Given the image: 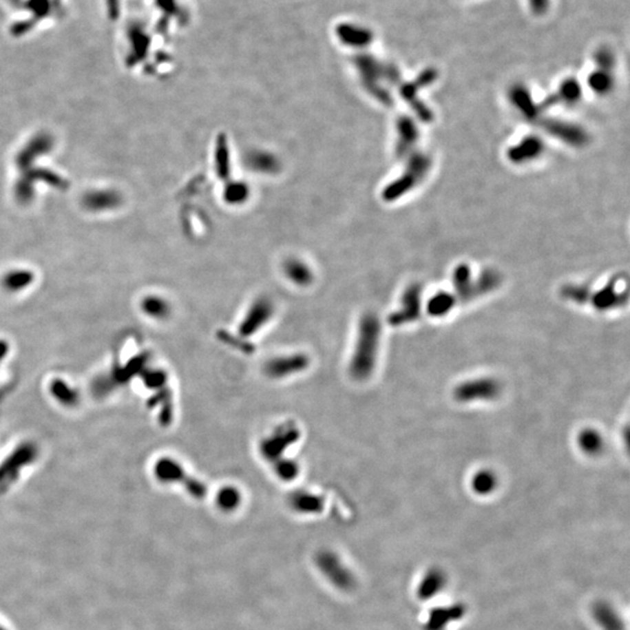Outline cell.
Returning <instances> with one entry per match:
<instances>
[{
	"instance_id": "6da1fadb",
	"label": "cell",
	"mask_w": 630,
	"mask_h": 630,
	"mask_svg": "<svg viewBox=\"0 0 630 630\" xmlns=\"http://www.w3.org/2000/svg\"><path fill=\"white\" fill-rule=\"evenodd\" d=\"M379 324L374 315H367L361 321L355 352L350 362L353 377L363 379L374 370L375 357L377 353Z\"/></svg>"
},
{
	"instance_id": "7a4b0ae2",
	"label": "cell",
	"mask_w": 630,
	"mask_h": 630,
	"mask_svg": "<svg viewBox=\"0 0 630 630\" xmlns=\"http://www.w3.org/2000/svg\"><path fill=\"white\" fill-rule=\"evenodd\" d=\"M406 160L401 176L383 189V199L386 202H395L396 200L409 194L424 181L431 171L432 159L426 153L414 151L406 158Z\"/></svg>"
},
{
	"instance_id": "3957f363",
	"label": "cell",
	"mask_w": 630,
	"mask_h": 630,
	"mask_svg": "<svg viewBox=\"0 0 630 630\" xmlns=\"http://www.w3.org/2000/svg\"><path fill=\"white\" fill-rule=\"evenodd\" d=\"M537 123L539 127L545 131L546 134H550L551 137L557 138L559 142L564 143L566 145L580 149L587 145L589 142V134H587V131L574 123L560 119L544 118V116H542V118Z\"/></svg>"
},
{
	"instance_id": "277c9868",
	"label": "cell",
	"mask_w": 630,
	"mask_h": 630,
	"mask_svg": "<svg viewBox=\"0 0 630 630\" xmlns=\"http://www.w3.org/2000/svg\"><path fill=\"white\" fill-rule=\"evenodd\" d=\"M436 72L433 70H426L425 73L421 74L418 80L411 83L403 84L401 87V95L404 98L405 102L409 103L410 107L412 109L416 119L423 123H430L433 120V112L426 104L420 100L418 92L420 89L426 88L428 85L436 80Z\"/></svg>"
},
{
	"instance_id": "5b68a950",
	"label": "cell",
	"mask_w": 630,
	"mask_h": 630,
	"mask_svg": "<svg viewBox=\"0 0 630 630\" xmlns=\"http://www.w3.org/2000/svg\"><path fill=\"white\" fill-rule=\"evenodd\" d=\"M545 149V143L542 138L536 134H529L509 147L507 158L514 165L529 164L542 157Z\"/></svg>"
},
{
	"instance_id": "8992f818",
	"label": "cell",
	"mask_w": 630,
	"mask_h": 630,
	"mask_svg": "<svg viewBox=\"0 0 630 630\" xmlns=\"http://www.w3.org/2000/svg\"><path fill=\"white\" fill-rule=\"evenodd\" d=\"M396 153L399 158H408L414 152V147L419 142L420 130L417 119L410 116H401L396 123Z\"/></svg>"
},
{
	"instance_id": "52a82bcc",
	"label": "cell",
	"mask_w": 630,
	"mask_h": 630,
	"mask_svg": "<svg viewBox=\"0 0 630 630\" xmlns=\"http://www.w3.org/2000/svg\"><path fill=\"white\" fill-rule=\"evenodd\" d=\"M299 431L295 426L286 425L285 428H279L271 437L265 438L260 445V452L264 458L270 461L277 460L280 456L282 452L286 450L287 447L298 439Z\"/></svg>"
},
{
	"instance_id": "ba28073f",
	"label": "cell",
	"mask_w": 630,
	"mask_h": 630,
	"mask_svg": "<svg viewBox=\"0 0 630 630\" xmlns=\"http://www.w3.org/2000/svg\"><path fill=\"white\" fill-rule=\"evenodd\" d=\"M509 101L512 107H515L521 117L527 119V122L537 123L542 118L543 112L534 97L529 92V89L523 85H515L509 92Z\"/></svg>"
},
{
	"instance_id": "9c48e42d",
	"label": "cell",
	"mask_w": 630,
	"mask_h": 630,
	"mask_svg": "<svg viewBox=\"0 0 630 630\" xmlns=\"http://www.w3.org/2000/svg\"><path fill=\"white\" fill-rule=\"evenodd\" d=\"M581 97H582V90H581L580 84L578 83V81L569 78L560 84L557 92L545 97V100L539 103V107L544 114L546 110H549L554 105L573 107L580 102Z\"/></svg>"
},
{
	"instance_id": "30bf717a",
	"label": "cell",
	"mask_w": 630,
	"mask_h": 630,
	"mask_svg": "<svg viewBox=\"0 0 630 630\" xmlns=\"http://www.w3.org/2000/svg\"><path fill=\"white\" fill-rule=\"evenodd\" d=\"M308 366V359L302 354L282 356L270 361L265 366L266 374L272 378H283L295 375L300 371L305 370Z\"/></svg>"
},
{
	"instance_id": "8fae6325",
	"label": "cell",
	"mask_w": 630,
	"mask_h": 630,
	"mask_svg": "<svg viewBox=\"0 0 630 630\" xmlns=\"http://www.w3.org/2000/svg\"><path fill=\"white\" fill-rule=\"evenodd\" d=\"M273 307L268 299L257 300L250 311H249L244 320L242 321L240 333L242 335L250 336L262 328L271 317Z\"/></svg>"
},
{
	"instance_id": "7c38bea8",
	"label": "cell",
	"mask_w": 630,
	"mask_h": 630,
	"mask_svg": "<svg viewBox=\"0 0 630 630\" xmlns=\"http://www.w3.org/2000/svg\"><path fill=\"white\" fill-rule=\"evenodd\" d=\"M611 72L613 69L598 67L596 72L588 76V87L598 95H608L614 88V77Z\"/></svg>"
},
{
	"instance_id": "4fadbf2b",
	"label": "cell",
	"mask_w": 630,
	"mask_h": 630,
	"mask_svg": "<svg viewBox=\"0 0 630 630\" xmlns=\"http://www.w3.org/2000/svg\"><path fill=\"white\" fill-rule=\"evenodd\" d=\"M453 282H454L455 288L459 293L461 294L462 298L473 297L475 290H476V284L472 277V271L467 264H460L454 269Z\"/></svg>"
},
{
	"instance_id": "5bb4252c",
	"label": "cell",
	"mask_w": 630,
	"mask_h": 630,
	"mask_svg": "<svg viewBox=\"0 0 630 630\" xmlns=\"http://www.w3.org/2000/svg\"><path fill=\"white\" fill-rule=\"evenodd\" d=\"M215 165L216 172L221 179H227L230 174V153L226 138L218 137L215 151Z\"/></svg>"
},
{
	"instance_id": "9a60e30c",
	"label": "cell",
	"mask_w": 630,
	"mask_h": 630,
	"mask_svg": "<svg viewBox=\"0 0 630 630\" xmlns=\"http://www.w3.org/2000/svg\"><path fill=\"white\" fill-rule=\"evenodd\" d=\"M287 278L291 279L293 283L298 285H307L312 282V273L310 269L306 266L305 264L299 262V260H290L287 262L285 266Z\"/></svg>"
},
{
	"instance_id": "2e32d148",
	"label": "cell",
	"mask_w": 630,
	"mask_h": 630,
	"mask_svg": "<svg viewBox=\"0 0 630 630\" xmlns=\"http://www.w3.org/2000/svg\"><path fill=\"white\" fill-rule=\"evenodd\" d=\"M241 500L242 497L240 492L236 488L229 487V485L220 489L218 496H216V502H218V507L222 510H226V512L235 510L241 503Z\"/></svg>"
},
{
	"instance_id": "e0dca14e",
	"label": "cell",
	"mask_w": 630,
	"mask_h": 630,
	"mask_svg": "<svg viewBox=\"0 0 630 630\" xmlns=\"http://www.w3.org/2000/svg\"><path fill=\"white\" fill-rule=\"evenodd\" d=\"M292 505L302 512H314L320 510L322 507V501L320 497H317L313 494L298 493L292 497Z\"/></svg>"
},
{
	"instance_id": "ac0fdd59",
	"label": "cell",
	"mask_w": 630,
	"mask_h": 630,
	"mask_svg": "<svg viewBox=\"0 0 630 630\" xmlns=\"http://www.w3.org/2000/svg\"><path fill=\"white\" fill-rule=\"evenodd\" d=\"M157 473L165 481H179L180 479L184 480V470L179 463L172 460H162L158 465Z\"/></svg>"
},
{
	"instance_id": "d6986e66",
	"label": "cell",
	"mask_w": 630,
	"mask_h": 630,
	"mask_svg": "<svg viewBox=\"0 0 630 630\" xmlns=\"http://www.w3.org/2000/svg\"><path fill=\"white\" fill-rule=\"evenodd\" d=\"M249 196V188L243 182H231L228 184L224 189V198L227 202L237 204V203L244 202Z\"/></svg>"
},
{
	"instance_id": "ffe728a7",
	"label": "cell",
	"mask_w": 630,
	"mask_h": 630,
	"mask_svg": "<svg viewBox=\"0 0 630 630\" xmlns=\"http://www.w3.org/2000/svg\"><path fill=\"white\" fill-rule=\"evenodd\" d=\"M249 164L253 169L260 172H273L277 166L275 158L266 153H255L249 158Z\"/></svg>"
},
{
	"instance_id": "44dd1931",
	"label": "cell",
	"mask_w": 630,
	"mask_h": 630,
	"mask_svg": "<svg viewBox=\"0 0 630 630\" xmlns=\"http://www.w3.org/2000/svg\"><path fill=\"white\" fill-rule=\"evenodd\" d=\"M596 619L604 626L606 630H622L620 626L619 618L606 606H599L596 608Z\"/></svg>"
},
{
	"instance_id": "7402d4cb",
	"label": "cell",
	"mask_w": 630,
	"mask_h": 630,
	"mask_svg": "<svg viewBox=\"0 0 630 630\" xmlns=\"http://www.w3.org/2000/svg\"><path fill=\"white\" fill-rule=\"evenodd\" d=\"M428 578H425L420 586L419 593L423 598H428V596L436 594L437 591L441 587V582H443V576L440 573L434 571V572L428 573Z\"/></svg>"
},
{
	"instance_id": "603a6c76",
	"label": "cell",
	"mask_w": 630,
	"mask_h": 630,
	"mask_svg": "<svg viewBox=\"0 0 630 630\" xmlns=\"http://www.w3.org/2000/svg\"><path fill=\"white\" fill-rule=\"evenodd\" d=\"M275 472L279 478L284 481H291L297 478L299 474V467L295 462L292 460H280L275 462Z\"/></svg>"
},
{
	"instance_id": "cb8c5ba5",
	"label": "cell",
	"mask_w": 630,
	"mask_h": 630,
	"mask_svg": "<svg viewBox=\"0 0 630 630\" xmlns=\"http://www.w3.org/2000/svg\"><path fill=\"white\" fill-rule=\"evenodd\" d=\"M452 302H453V297L452 295H448L447 293H440L432 299L431 302H430V308H431L432 313H443L445 311L451 307Z\"/></svg>"
},
{
	"instance_id": "d4e9b609",
	"label": "cell",
	"mask_w": 630,
	"mask_h": 630,
	"mask_svg": "<svg viewBox=\"0 0 630 630\" xmlns=\"http://www.w3.org/2000/svg\"><path fill=\"white\" fill-rule=\"evenodd\" d=\"M147 310L154 317H164L165 314H167V306L161 302H157V300L149 302V305H147Z\"/></svg>"
}]
</instances>
